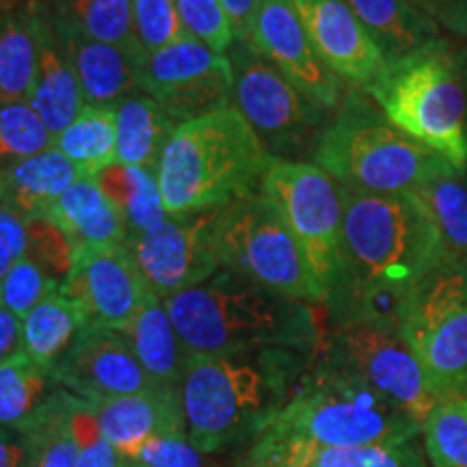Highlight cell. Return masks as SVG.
I'll return each instance as SVG.
<instances>
[{
	"mask_svg": "<svg viewBox=\"0 0 467 467\" xmlns=\"http://www.w3.org/2000/svg\"><path fill=\"white\" fill-rule=\"evenodd\" d=\"M273 156L236 107L175 126L156 171L167 214L221 208L260 186Z\"/></svg>",
	"mask_w": 467,
	"mask_h": 467,
	"instance_id": "5b68a950",
	"label": "cell"
},
{
	"mask_svg": "<svg viewBox=\"0 0 467 467\" xmlns=\"http://www.w3.org/2000/svg\"><path fill=\"white\" fill-rule=\"evenodd\" d=\"M260 437L350 448L416 440L420 424L331 358L323 342Z\"/></svg>",
	"mask_w": 467,
	"mask_h": 467,
	"instance_id": "277c9868",
	"label": "cell"
},
{
	"mask_svg": "<svg viewBox=\"0 0 467 467\" xmlns=\"http://www.w3.org/2000/svg\"><path fill=\"white\" fill-rule=\"evenodd\" d=\"M162 301L189 355L260 348L317 353L329 331L323 303L285 299L225 266Z\"/></svg>",
	"mask_w": 467,
	"mask_h": 467,
	"instance_id": "7a4b0ae2",
	"label": "cell"
},
{
	"mask_svg": "<svg viewBox=\"0 0 467 467\" xmlns=\"http://www.w3.org/2000/svg\"><path fill=\"white\" fill-rule=\"evenodd\" d=\"M28 102L37 110V115L42 117L44 124L48 126V130L55 137L61 130H66L85 107V96L83 89H80L78 76L69 66L63 50L58 48L50 22L42 52H39L37 80H35L33 96Z\"/></svg>",
	"mask_w": 467,
	"mask_h": 467,
	"instance_id": "f546056e",
	"label": "cell"
},
{
	"mask_svg": "<svg viewBox=\"0 0 467 467\" xmlns=\"http://www.w3.org/2000/svg\"><path fill=\"white\" fill-rule=\"evenodd\" d=\"M26 446L20 431L0 426V467H25Z\"/></svg>",
	"mask_w": 467,
	"mask_h": 467,
	"instance_id": "7dc6e473",
	"label": "cell"
},
{
	"mask_svg": "<svg viewBox=\"0 0 467 467\" xmlns=\"http://www.w3.org/2000/svg\"><path fill=\"white\" fill-rule=\"evenodd\" d=\"M392 124L467 173V46L437 37L364 89Z\"/></svg>",
	"mask_w": 467,
	"mask_h": 467,
	"instance_id": "8992f818",
	"label": "cell"
},
{
	"mask_svg": "<svg viewBox=\"0 0 467 467\" xmlns=\"http://www.w3.org/2000/svg\"><path fill=\"white\" fill-rule=\"evenodd\" d=\"M93 180L107 200L121 213L128 225V236L154 230L167 219L159 178L148 169L115 162Z\"/></svg>",
	"mask_w": 467,
	"mask_h": 467,
	"instance_id": "4dcf8cb0",
	"label": "cell"
},
{
	"mask_svg": "<svg viewBox=\"0 0 467 467\" xmlns=\"http://www.w3.org/2000/svg\"><path fill=\"white\" fill-rule=\"evenodd\" d=\"M22 350V323L16 314L0 306V364Z\"/></svg>",
	"mask_w": 467,
	"mask_h": 467,
	"instance_id": "bcb514c9",
	"label": "cell"
},
{
	"mask_svg": "<svg viewBox=\"0 0 467 467\" xmlns=\"http://www.w3.org/2000/svg\"><path fill=\"white\" fill-rule=\"evenodd\" d=\"M258 189L282 214L327 299L342 258L340 184L314 162L271 159Z\"/></svg>",
	"mask_w": 467,
	"mask_h": 467,
	"instance_id": "8fae6325",
	"label": "cell"
},
{
	"mask_svg": "<svg viewBox=\"0 0 467 467\" xmlns=\"http://www.w3.org/2000/svg\"><path fill=\"white\" fill-rule=\"evenodd\" d=\"M221 208L167 214L154 230L126 238L139 273L161 299L200 285L223 268L217 244Z\"/></svg>",
	"mask_w": 467,
	"mask_h": 467,
	"instance_id": "4fadbf2b",
	"label": "cell"
},
{
	"mask_svg": "<svg viewBox=\"0 0 467 467\" xmlns=\"http://www.w3.org/2000/svg\"><path fill=\"white\" fill-rule=\"evenodd\" d=\"M87 325L89 320L78 303L61 290L52 292L22 320V353L52 372Z\"/></svg>",
	"mask_w": 467,
	"mask_h": 467,
	"instance_id": "f1b7e54d",
	"label": "cell"
},
{
	"mask_svg": "<svg viewBox=\"0 0 467 467\" xmlns=\"http://www.w3.org/2000/svg\"><path fill=\"white\" fill-rule=\"evenodd\" d=\"M46 33L42 0H0V100H31Z\"/></svg>",
	"mask_w": 467,
	"mask_h": 467,
	"instance_id": "44dd1931",
	"label": "cell"
},
{
	"mask_svg": "<svg viewBox=\"0 0 467 467\" xmlns=\"http://www.w3.org/2000/svg\"><path fill=\"white\" fill-rule=\"evenodd\" d=\"M69 399L72 394L67 389L52 388L31 420L17 429L26 446L25 467H76L78 463V448L69 431Z\"/></svg>",
	"mask_w": 467,
	"mask_h": 467,
	"instance_id": "d6a6232c",
	"label": "cell"
},
{
	"mask_svg": "<svg viewBox=\"0 0 467 467\" xmlns=\"http://www.w3.org/2000/svg\"><path fill=\"white\" fill-rule=\"evenodd\" d=\"M440 230L443 260H467V178L443 175L416 191Z\"/></svg>",
	"mask_w": 467,
	"mask_h": 467,
	"instance_id": "836d02e7",
	"label": "cell"
},
{
	"mask_svg": "<svg viewBox=\"0 0 467 467\" xmlns=\"http://www.w3.org/2000/svg\"><path fill=\"white\" fill-rule=\"evenodd\" d=\"M55 388L98 402L148 392L156 388L134 355L126 334L87 325L50 372Z\"/></svg>",
	"mask_w": 467,
	"mask_h": 467,
	"instance_id": "2e32d148",
	"label": "cell"
},
{
	"mask_svg": "<svg viewBox=\"0 0 467 467\" xmlns=\"http://www.w3.org/2000/svg\"><path fill=\"white\" fill-rule=\"evenodd\" d=\"M137 461L145 467H217L206 459V452L192 446L189 437L180 435L151 437Z\"/></svg>",
	"mask_w": 467,
	"mask_h": 467,
	"instance_id": "60d3db41",
	"label": "cell"
},
{
	"mask_svg": "<svg viewBox=\"0 0 467 467\" xmlns=\"http://www.w3.org/2000/svg\"><path fill=\"white\" fill-rule=\"evenodd\" d=\"M312 358L295 348L189 355L180 388L189 441L206 454L254 443L290 399Z\"/></svg>",
	"mask_w": 467,
	"mask_h": 467,
	"instance_id": "3957f363",
	"label": "cell"
},
{
	"mask_svg": "<svg viewBox=\"0 0 467 467\" xmlns=\"http://www.w3.org/2000/svg\"><path fill=\"white\" fill-rule=\"evenodd\" d=\"M342 189V258L325 299L329 327L400 331L405 301L443 260L440 230L416 191Z\"/></svg>",
	"mask_w": 467,
	"mask_h": 467,
	"instance_id": "6da1fadb",
	"label": "cell"
},
{
	"mask_svg": "<svg viewBox=\"0 0 467 467\" xmlns=\"http://www.w3.org/2000/svg\"><path fill=\"white\" fill-rule=\"evenodd\" d=\"M130 3L134 33L145 55L189 37L180 20L175 0H130Z\"/></svg>",
	"mask_w": 467,
	"mask_h": 467,
	"instance_id": "f35d334b",
	"label": "cell"
},
{
	"mask_svg": "<svg viewBox=\"0 0 467 467\" xmlns=\"http://www.w3.org/2000/svg\"><path fill=\"white\" fill-rule=\"evenodd\" d=\"M26 255L55 282L58 288L67 282L74 266L76 247L69 236L50 219L26 221Z\"/></svg>",
	"mask_w": 467,
	"mask_h": 467,
	"instance_id": "74e56055",
	"label": "cell"
},
{
	"mask_svg": "<svg viewBox=\"0 0 467 467\" xmlns=\"http://www.w3.org/2000/svg\"><path fill=\"white\" fill-rule=\"evenodd\" d=\"M221 265L285 299L325 303L303 249L282 214L260 189L221 208L217 221Z\"/></svg>",
	"mask_w": 467,
	"mask_h": 467,
	"instance_id": "ba28073f",
	"label": "cell"
},
{
	"mask_svg": "<svg viewBox=\"0 0 467 467\" xmlns=\"http://www.w3.org/2000/svg\"><path fill=\"white\" fill-rule=\"evenodd\" d=\"M102 435L124 459H137L151 437H186L182 396L151 388L148 392L98 402Z\"/></svg>",
	"mask_w": 467,
	"mask_h": 467,
	"instance_id": "ffe728a7",
	"label": "cell"
},
{
	"mask_svg": "<svg viewBox=\"0 0 467 467\" xmlns=\"http://www.w3.org/2000/svg\"><path fill=\"white\" fill-rule=\"evenodd\" d=\"M320 61L337 78L366 89L388 66L344 0H292Z\"/></svg>",
	"mask_w": 467,
	"mask_h": 467,
	"instance_id": "ac0fdd59",
	"label": "cell"
},
{
	"mask_svg": "<svg viewBox=\"0 0 467 467\" xmlns=\"http://www.w3.org/2000/svg\"><path fill=\"white\" fill-rule=\"evenodd\" d=\"M247 467H429L418 437L402 443L323 448L303 441L258 437L238 459Z\"/></svg>",
	"mask_w": 467,
	"mask_h": 467,
	"instance_id": "d6986e66",
	"label": "cell"
},
{
	"mask_svg": "<svg viewBox=\"0 0 467 467\" xmlns=\"http://www.w3.org/2000/svg\"><path fill=\"white\" fill-rule=\"evenodd\" d=\"M314 165L340 186L405 192L459 173L451 162L399 130L366 91L350 89L320 137Z\"/></svg>",
	"mask_w": 467,
	"mask_h": 467,
	"instance_id": "52a82bcc",
	"label": "cell"
},
{
	"mask_svg": "<svg viewBox=\"0 0 467 467\" xmlns=\"http://www.w3.org/2000/svg\"><path fill=\"white\" fill-rule=\"evenodd\" d=\"M227 17H230L236 42L251 44L254 39L255 17H258L260 0H221Z\"/></svg>",
	"mask_w": 467,
	"mask_h": 467,
	"instance_id": "ee69618b",
	"label": "cell"
},
{
	"mask_svg": "<svg viewBox=\"0 0 467 467\" xmlns=\"http://www.w3.org/2000/svg\"><path fill=\"white\" fill-rule=\"evenodd\" d=\"M400 336L440 396H467V260H441L409 292Z\"/></svg>",
	"mask_w": 467,
	"mask_h": 467,
	"instance_id": "9c48e42d",
	"label": "cell"
},
{
	"mask_svg": "<svg viewBox=\"0 0 467 467\" xmlns=\"http://www.w3.org/2000/svg\"><path fill=\"white\" fill-rule=\"evenodd\" d=\"M61 151L83 178H96L117 162L115 107L85 104L78 117L55 137Z\"/></svg>",
	"mask_w": 467,
	"mask_h": 467,
	"instance_id": "1f68e13d",
	"label": "cell"
},
{
	"mask_svg": "<svg viewBox=\"0 0 467 467\" xmlns=\"http://www.w3.org/2000/svg\"><path fill=\"white\" fill-rule=\"evenodd\" d=\"M50 28L58 48L63 50L69 66L78 76L87 104L115 107L117 102L124 100L130 93L141 91L139 76H141L143 61L117 48V46L93 42V39L80 37V35L63 31V28L52 25Z\"/></svg>",
	"mask_w": 467,
	"mask_h": 467,
	"instance_id": "7402d4cb",
	"label": "cell"
},
{
	"mask_svg": "<svg viewBox=\"0 0 467 467\" xmlns=\"http://www.w3.org/2000/svg\"><path fill=\"white\" fill-rule=\"evenodd\" d=\"M418 14L431 20L440 31L467 42V0H407Z\"/></svg>",
	"mask_w": 467,
	"mask_h": 467,
	"instance_id": "b9f144b4",
	"label": "cell"
},
{
	"mask_svg": "<svg viewBox=\"0 0 467 467\" xmlns=\"http://www.w3.org/2000/svg\"><path fill=\"white\" fill-rule=\"evenodd\" d=\"M126 336L151 383L167 392H180L189 353L159 295L150 292Z\"/></svg>",
	"mask_w": 467,
	"mask_h": 467,
	"instance_id": "cb8c5ba5",
	"label": "cell"
},
{
	"mask_svg": "<svg viewBox=\"0 0 467 467\" xmlns=\"http://www.w3.org/2000/svg\"><path fill=\"white\" fill-rule=\"evenodd\" d=\"M251 46L309 100L327 110L340 107L342 80L320 61L292 0H260Z\"/></svg>",
	"mask_w": 467,
	"mask_h": 467,
	"instance_id": "e0dca14e",
	"label": "cell"
},
{
	"mask_svg": "<svg viewBox=\"0 0 467 467\" xmlns=\"http://www.w3.org/2000/svg\"><path fill=\"white\" fill-rule=\"evenodd\" d=\"M50 148H55V134L31 102L0 100V167L31 159Z\"/></svg>",
	"mask_w": 467,
	"mask_h": 467,
	"instance_id": "8d00e7d4",
	"label": "cell"
},
{
	"mask_svg": "<svg viewBox=\"0 0 467 467\" xmlns=\"http://www.w3.org/2000/svg\"><path fill=\"white\" fill-rule=\"evenodd\" d=\"M325 348L347 370L418 422L420 429L441 399L400 331L375 325L329 327Z\"/></svg>",
	"mask_w": 467,
	"mask_h": 467,
	"instance_id": "7c38bea8",
	"label": "cell"
},
{
	"mask_svg": "<svg viewBox=\"0 0 467 467\" xmlns=\"http://www.w3.org/2000/svg\"><path fill=\"white\" fill-rule=\"evenodd\" d=\"M234 69L232 107L238 109L273 159L306 162L317 154L331 110L312 102L251 44L227 50Z\"/></svg>",
	"mask_w": 467,
	"mask_h": 467,
	"instance_id": "30bf717a",
	"label": "cell"
},
{
	"mask_svg": "<svg viewBox=\"0 0 467 467\" xmlns=\"http://www.w3.org/2000/svg\"><path fill=\"white\" fill-rule=\"evenodd\" d=\"M124 457L117 452V448L107 437H98L87 446L78 448V463L76 467H121Z\"/></svg>",
	"mask_w": 467,
	"mask_h": 467,
	"instance_id": "f6af8a7d",
	"label": "cell"
},
{
	"mask_svg": "<svg viewBox=\"0 0 467 467\" xmlns=\"http://www.w3.org/2000/svg\"><path fill=\"white\" fill-rule=\"evenodd\" d=\"M80 178L78 169L61 151L50 148L0 167V206L22 221L48 219L58 197Z\"/></svg>",
	"mask_w": 467,
	"mask_h": 467,
	"instance_id": "603a6c76",
	"label": "cell"
},
{
	"mask_svg": "<svg viewBox=\"0 0 467 467\" xmlns=\"http://www.w3.org/2000/svg\"><path fill=\"white\" fill-rule=\"evenodd\" d=\"M420 435L431 467H467V396H441Z\"/></svg>",
	"mask_w": 467,
	"mask_h": 467,
	"instance_id": "d590c367",
	"label": "cell"
},
{
	"mask_svg": "<svg viewBox=\"0 0 467 467\" xmlns=\"http://www.w3.org/2000/svg\"><path fill=\"white\" fill-rule=\"evenodd\" d=\"M139 87L175 124L232 107L234 69L227 55L189 37L151 52L141 63Z\"/></svg>",
	"mask_w": 467,
	"mask_h": 467,
	"instance_id": "5bb4252c",
	"label": "cell"
},
{
	"mask_svg": "<svg viewBox=\"0 0 467 467\" xmlns=\"http://www.w3.org/2000/svg\"><path fill=\"white\" fill-rule=\"evenodd\" d=\"M28 249L26 221H22L16 213L0 206V279L17 260L25 258Z\"/></svg>",
	"mask_w": 467,
	"mask_h": 467,
	"instance_id": "7bdbcfd3",
	"label": "cell"
},
{
	"mask_svg": "<svg viewBox=\"0 0 467 467\" xmlns=\"http://www.w3.org/2000/svg\"><path fill=\"white\" fill-rule=\"evenodd\" d=\"M175 126L148 93L134 91L126 96L115 104L117 162L156 173Z\"/></svg>",
	"mask_w": 467,
	"mask_h": 467,
	"instance_id": "4316f807",
	"label": "cell"
},
{
	"mask_svg": "<svg viewBox=\"0 0 467 467\" xmlns=\"http://www.w3.org/2000/svg\"><path fill=\"white\" fill-rule=\"evenodd\" d=\"M52 383L50 372L39 368L25 353L0 364V426L22 429L46 400Z\"/></svg>",
	"mask_w": 467,
	"mask_h": 467,
	"instance_id": "e575fe53",
	"label": "cell"
},
{
	"mask_svg": "<svg viewBox=\"0 0 467 467\" xmlns=\"http://www.w3.org/2000/svg\"><path fill=\"white\" fill-rule=\"evenodd\" d=\"M61 292L83 307L91 325L126 334L151 290L126 244H85L76 249Z\"/></svg>",
	"mask_w": 467,
	"mask_h": 467,
	"instance_id": "9a60e30c",
	"label": "cell"
},
{
	"mask_svg": "<svg viewBox=\"0 0 467 467\" xmlns=\"http://www.w3.org/2000/svg\"><path fill=\"white\" fill-rule=\"evenodd\" d=\"M121 467H145V465L139 463L137 459H124V465H121Z\"/></svg>",
	"mask_w": 467,
	"mask_h": 467,
	"instance_id": "c3c4849f",
	"label": "cell"
},
{
	"mask_svg": "<svg viewBox=\"0 0 467 467\" xmlns=\"http://www.w3.org/2000/svg\"><path fill=\"white\" fill-rule=\"evenodd\" d=\"M344 3L381 50L385 63L399 61L420 46L441 37L440 28L418 14L407 0H344Z\"/></svg>",
	"mask_w": 467,
	"mask_h": 467,
	"instance_id": "83f0119b",
	"label": "cell"
},
{
	"mask_svg": "<svg viewBox=\"0 0 467 467\" xmlns=\"http://www.w3.org/2000/svg\"><path fill=\"white\" fill-rule=\"evenodd\" d=\"M61 290L35 262L25 255L0 279V306L25 320L31 309L42 303L52 292Z\"/></svg>",
	"mask_w": 467,
	"mask_h": 467,
	"instance_id": "ab89813d",
	"label": "cell"
},
{
	"mask_svg": "<svg viewBox=\"0 0 467 467\" xmlns=\"http://www.w3.org/2000/svg\"><path fill=\"white\" fill-rule=\"evenodd\" d=\"M50 25L93 42L110 44L145 61L132 22L130 0H42Z\"/></svg>",
	"mask_w": 467,
	"mask_h": 467,
	"instance_id": "484cf974",
	"label": "cell"
},
{
	"mask_svg": "<svg viewBox=\"0 0 467 467\" xmlns=\"http://www.w3.org/2000/svg\"><path fill=\"white\" fill-rule=\"evenodd\" d=\"M48 219L67 234L74 247L124 244L128 225L93 178H80L58 197Z\"/></svg>",
	"mask_w": 467,
	"mask_h": 467,
	"instance_id": "d4e9b609",
	"label": "cell"
}]
</instances>
